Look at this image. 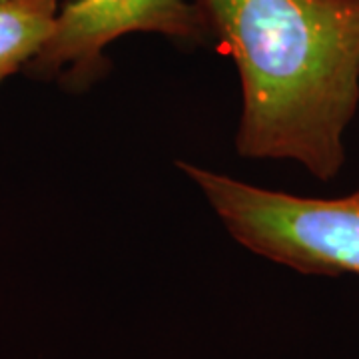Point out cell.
<instances>
[{
  "instance_id": "1",
  "label": "cell",
  "mask_w": 359,
  "mask_h": 359,
  "mask_svg": "<svg viewBox=\"0 0 359 359\" xmlns=\"http://www.w3.org/2000/svg\"><path fill=\"white\" fill-rule=\"evenodd\" d=\"M230 54L244 108L236 148L334 180L359 106V0H194Z\"/></svg>"
},
{
  "instance_id": "2",
  "label": "cell",
  "mask_w": 359,
  "mask_h": 359,
  "mask_svg": "<svg viewBox=\"0 0 359 359\" xmlns=\"http://www.w3.org/2000/svg\"><path fill=\"white\" fill-rule=\"evenodd\" d=\"M178 168L257 256L309 276H359V190L334 200L299 198L186 162Z\"/></svg>"
},
{
  "instance_id": "3",
  "label": "cell",
  "mask_w": 359,
  "mask_h": 359,
  "mask_svg": "<svg viewBox=\"0 0 359 359\" xmlns=\"http://www.w3.org/2000/svg\"><path fill=\"white\" fill-rule=\"evenodd\" d=\"M132 32H154L184 42H204L210 36L196 2L66 0L54 34L26 68L34 76H60L76 88L86 86L108 66L104 48Z\"/></svg>"
},
{
  "instance_id": "4",
  "label": "cell",
  "mask_w": 359,
  "mask_h": 359,
  "mask_svg": "<svg viewBox=\"0 0 359 359\" xmlns=\"http://www.w3.org/2000/svg\"><path fill=\"white\" fill-rule=\"evenodd\" d=\"M58 11V0H0V82L39 56Z\"/></svg>"
}]
</instances>
